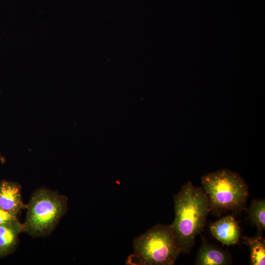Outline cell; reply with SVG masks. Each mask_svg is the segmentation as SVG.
I'll return each instance as SVG.
<instances>
[{
  "label": "cell",
  "instance_id": "5",
  "mask_svg": "<svg viewBox=\"0 0 265 265\" xmlns=\"http://www.w3.org/2000/svg\"><path fill=\"white\" fill-rule=\"evenodd\" d=\"M201 236V244L197 252L195 265H227L232 264L231 255Z\"/></svg>",
  "mask_w": 265,
  "mask_h": 265
},
{
  "label": "cell",
  "instance_id": "9",
  "mask_svg": "<svg viewBox=\"0 0 265 265\" xmlns=\"http://www.w3.org/2000/svg\"><path fill=\"white\" fill-rule=\"evenodd\" d=\"M242 242L246 245L250 250L251 265H265V239L262 233L252 237H241Z\"/></svg>",
  "mask_w": 265,
  "mask_h": 265
},
{
  "label": "cell",
  "instance_id": "2",
  "mask_svg": "<svg viewBox=\"0 0 265 265\" xmlns=\"http://www.w3.org/2000/svg\"><path fill=\"white\" fill-rule=\"evenodd\" d=\"M134 253L126 264L132 265H173L181 253L170 225L158 224L135 238Z\"/></svg>",
  "mask_w": 265,
  "mask_h": 265
},
{
  "label": "cell",
  "instance_id": "3",
  "mask_svg": "<svg viewBox=\"0 0 265 265\" xmlns=\"http://www.w3.org/2000/svg\"><path fill=\"white\" fill-rule=\"evenodd\" d=\"M202 188L209 197L210 211L215 214L245 208L248 187L236 172L222 169L210 172L201 179Z\"/></svg>",
  "mask_w": 265,
  "mask_h": 265
},
{
  "label": "cell",
  "instance_id": "8",
  "mask_svg": "<svg viewBox=\"0 0 265 265\" xmlns=\"http://www.w3.org/2000/svg\"><path fill=\"white\" fill-rule=\"evenodd\" d=\"M23 226L18 219L0 224V257L12 253L17 247Z\"/></svg>",
  "mask_w": 265,
  "mask_h": 265
},
{
  "label": "cell",
  "instance_id": "11",
  "mask_svg": "<svg viewBox=\"0 0 265 265\" xmlns=\"http://www.w3.org/2000/svg\"><path fill=\"white\" fill-rule=\"evenodd\" d=\"M18 219L17 216L5 211L0 207V224L11 222Z\"/></svg>",
  "mask_w": 265,
  "mask_h": 265
},
{
  "label": "cell",
  "instance_id": "1",
  "mask_svg": "<svg viewBox=\"0 0 265 265\" xmlns=\"http://www.w3.org/2000/svg\"><path fill=\"white\" fill-rule=\"evenodd\" d=\"M175 219L169 225L181 253H188L196 237L203 231L210 212L209 199L202 187L191 182L184 184L173 197Z\"/></svg>",
  "mask_w": 265,
  "mask_h": 265
},
{
  "label": "cell",
  "instance_id": "6",
  "mask_svg": "<svg viewBox=\"0 0 265 265\" xmlns=\"http://www.w3.org/2000/svg\"><path fill=\"white\" fill-rule=\"evenodd\" d=\"M210 230L215 238L227 245L237 243L240 237L238 223L231 215H228L212 223Z\"/></svg>",
  "mask_w": 265,
  "mask_h": 265
},
{
  "label": "cell",
  "instance_id": "4",
  "mask_svg": "<svg viewBox=\"0 0 265 265\" xmlns=\"http://www.w3.org/2000/svg\"><path fill=\"white\" fill-rule=\"evenodd\" d=\"M27 213L23 232L33 237L49 235L65 214L67 198L47 188L34 192L26 205Z\"/></svg>",
  "mask_w": 265,
  "mask_h": 265
},
{
  "label": "cell",
  "instance_id": "7",
  "mask_svg": "<svg viewBox=\"0 0 265 265\" xmlns=\"http://www.w3.org/2000/svg\"><path fill=\"white\" fill-rule=\"evenodd\" d=\"M0 207L16 215L26 205L23 203L20 186L13 182L3 181L0 183Z\"/></svg>",
  "mask_w": 265,
  "mask_h": 265
},
{
  "label": "cell",
  "instance_id": "12",
  "mask_svg": "<svg viewBox=\"0 0 265 265\" xmlns=\"http://www.w3.org/2000/svg\"><path fill=\"white\" fill-rule=\"evenodd\" d=\"M0 158H1V155H0Z\"/></svg>",
  "mask_w": 265,
  "mask_h": 265
},
{
  "label": "cell",
  "instance_id": "10",
  "mask_svg": "<svg viewBox=\"0 0 265 265\" xmlns=\"http://www.w3.org/2000/svg\"><path fill=\"white\" fill-rule=\"evenodd\" d=\"M252 225L257 228V233H263L265 229V200L254 199L247 209Z\"/></svg>",
  "mask_w": 265,
  "mask_h": 265
}]
</instances>
